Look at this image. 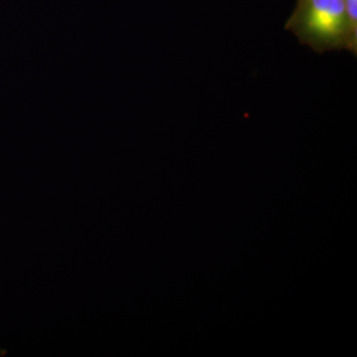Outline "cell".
<instances>
[{
	"label": "cell",
	"instance_id": "1",
	"mask_svg": "<svg viewBox=\"0 0 357 357\" xmlns=\"http://www.w3.org/2000/svg\"><path fill=\"white\" fill-rule=\"evenodd\" d=\"M285 29L319 53L349 50L344 0H297Z\"/></svg>",
	"mask_w": 357,
	"mask_h": 357
},
{
	"label": "cell",
	"instance_id": "2",
	"mask_svg": "<svg viewBox=\"0 0 357 357\" xmlns=\"http://www.w3.org/2000/svg\"><path fill=\"white\" fill-rule=\"evenodd\" d=\"M347 24H349V50L352 55L357 53V0H344Z\"/></svg>",
	"mask_w": 357,
	"mask_h": 357
},
{
	"label": "cell",
	"instance_id": "3",
	"mask_svg": "<svg viewBox=\"0 0 357 357\" xmlns=\"http://www.w3.org/2000/svg\"><path fill=\"white\" fill-rule=\"evenodd\" d=\"M6 351H2V349H0V356H6Z\"/></svg>",
	"mask_w": 357,
	"mask_h": 357
}]
</instances>
